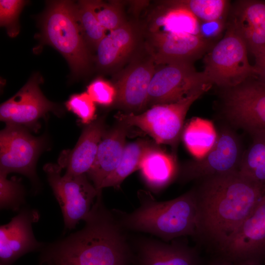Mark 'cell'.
Wrapping results in <instances>:
<instances>
[{"label":"cell","instance_id":"6da1fadb","mask_svg":"<svg viewBox=\"0 0 265 265\" xmlns=\"http://www.w3.org/2000/svg\"><path fill=\"white\" fill-rule=\"evenodd\" d=\"M80 230L40 249L38 265H132V250L113 210L97 196Z\"/></svg>","mask_w":265,"mask_h":265},{"label":"cell","instance_id":"7a4b0ae2","mask_svg":"<svg viewBox=\"0 0 265 265\" xmlns=\"http://www.w3.org/2000/svg\"><path fill=\"white\" fill-rule=\"evenodd\" d=\"M196 191L200 233L221 248L251 212L265 188L236 171L204 179Z\"/></svg>","mask_w":265,"mask_h":265},{"label":"cell","instance_id":"3957f363","mask_svg":"<svg viewBox=\"0 0 265 265\" xmlns=\"http://www.w3.org/2000/svg\"><path fill=\"white\" fill-rule=\"evenodd\" d=\"M137 197L139 206L133 212L113 210L125 230L148 233L166 242L200 233L196 190L165 201L143 190L137 192Z\"/></svg>","mask_w":265,"mask_h":265},{"label":"cell","instance_id":"277c9868","mask_svg":"<svg viewBox=\"0 0 265 265\" xmlns=\"http://www.w3.org/2000/svg\"><path fill=\"white\" fill-rule=\"evenodd\" d=\"M41 27L43 41L63 55L73 74H84L89 68V55L77 21L76 3L71 0L48 1Z\"/></svg>","mask_w":265,"mask_h":265},{"label":"cell","instance_id":"5b68a950","mask_svg":"<svg viewBox=\"0 0 265 265\" xmlns=\"http://www.w3.org/2000/svg\"><path fill=\"white\" fill-rule=\"evenodd\" d=\"M245 42L232 22L223 38L209 51L202 72L212 85L228 89L238 86L255 76L250 64Z\"/></svg>","mask_w":265,"mask_h":265},{"label":"cell","instance_id":"8992f818","mask_svg":"<svg viewBox=\"0 0 265 265\" xmlns=\"http://www.w3.org/2000/svg\"><path fill=\"white\" fill-rule=\"evenodd\" d=\"M206 91H198L175 103L156 105L138 114L119 112L115 117L117 121L130 127L140 129L157 144L174 145L182 135L189 107Z\"/></svg>","mask_w":265,"mask_h":265},{"label":"cell","instance_id":"52a82bcc","mask_svg":"<svg viewBox=\"0 0 265 265\" xmlns=\"http://www.w3.org/2000/svg\"><path fill=\"white\" fill-rule=\"evenodd\" d=\"M58 164L48 163L44 170L49 184L61 210L64 229L70 230L84 220L99 194L87 174L61 175Z\"/></svg>","mask_w":265,"mask_h":265},{"label":"cell","instance_id":"ba28073f","mask_svg":"<svg viewBox=\"0 0 265 265\" xmlns=\"http://www.w3.org/2000/svg\"><path fill=\"white\" fill-rule=\"evenodd\" d=\"M46 144L44 137H35L25 128L6 124L0 133V171L22 174L38 185L36 163Z\"/></svg>","mask_w":265,"mask_h":265},{"label":"cell","instance_id":"9c48e42d","mask_svg":"<svg viewBox=\"0 0 265 265\" xmlns=\"http://www.w3.org/2000/svg\"><path fill=\"white\" fill-rule=\"evenodd\" d=\"M212 85L203 72L192 64L164 65L156 70L148 92L147 107L178 102L199 90L207 91Z\"/></svg>","mask_w":265,"mask_h":265},{"label":"cell","instance_id":"30bf717a","mask_svg":"<svg viewBox=\"0 0 265 265\" xmlns=\"http://www.w3.org/2000/svg\"><path fill=\"white\" fill-rule=\"evenodd\" d=\"M225 89L223 108L227 118L252 135L265 134V83L249 79Z\"/></svg>","mask_w":265,"mask_h":265},{"label":"cell","instance_id":"8fae6325","mask_svg":"<svg viewBox=\"0 0 265 265\" xmlns=\"http://www.w3.org/2000/svg\"><path fill=\"white\" fill-rule=\"evenodd\" d=\"M42 81L38 74L34 75L15 95L2 103L0 120L6 124L37 131L39 129V120L49 112L60 115L61 109L42 93L39 87Z\"/></svg>","mask_w":265,"mask_h":265},{"label":"cell","instance_id":"7c38bea8","mask_svg":"<svg viewBox=\"0 0 265 265\" xmlns=\"http://www.w3.org/2000/svg\"><path fill=\"white\" fill-rule=\"evenodd\" d=\"M243 154L238 136L231 129H223L205 156L185 165L182 178L186 181L205 179L238 171Z\"/></svg>","mask_w":265,"mask_h":265},{"label":"cell","instance_id":"4fadbf2b","mask_svg":"<svg viewBox=\"0 0 265 265\" xmlns=\"http://www.w3.org/2000/svg\"><path fill=\"white\" fill-rule=\"evenodd\" d=\"M238 263L265 260V192L229 240L221 247Z\"/></svg>","mask_w":265,"mask_h":265},{"label":"cell","instance_id":"5bb4252c","mask_svg":"<svg viewBox=\"0 0 265 265\" xmlns=\"http://www.w3.org/2000/svg\"><path fill=\"white\" fill-rule=\"evenodd\" d=\"M146 47L157 64L191 63L213 46L199 35L150 32Z\"/></svg>","mask_w":265,"mask_h":265},{"label":"cell","instance_id":"9a60e30c","mask_svg":"<svg viewBox=\"0 0 265 265\" xmlns=\"http://www.w3.org/2000/svg\"><path fill=\"white\" fill-rule=\"evenodd\" d=\"M39 217L36 210L24 208L9 222L0 226V264L11 265L22 256L40 250L44 243L36 239L32 230L33 223Z\"/></svg>","mask_w":265,"mask_h":265},{"label":"cell","instance_id":"2e32d148","mask_svg":"<svg viewBox=\"0 0 265 265\" xmlns=\"http://www.w3.org/2000/svg\"><path fill=\"white\" fill-rule=\"evenodd\" d=\"M155 62L148 59L134 61L118 77L115 104L125 113L138 114L147 107L148 92L156 72Z\"/></svg>","mask_w":265,"mask_h":265},{"label":"cell","instance_id":"e0dca14e","mask_svg":"<svg viewBox=\"0 0 265 265\" xmlns=\"http://www.w3.org/2000/svg\"><path fill=\"white\" fill-rule=\"evenodd\" d=\"M149 238H139L132 248V265H197L194 252L188 247Z\"/></svg>","mask_w":265,"mask_h":265},{"label":"cell","instance_id":"ac0fdd59","mask_svg":"<svg viewBox=\"0 0 265 265\" xmlns=\"http://www.w3.org/2000/svg\"><path fill=\"white\" fill-rule=\"evenodd\" d=\"M130 127L120 122L106 130L99 144L94 162L87 173L99 194L105 179L118 166L127 144Z\"/></svg>","mask_w":265,"mask_h":265},{"label":"cell","instance_id":"d6986e66","mask_svg":"<svg viewBox=\"0 0 265 265\" xmlns=\"http://www.w3.org/2000/svg\"><path fill=\"white\" fill-rule=\"evenodd\" d=\"M106 131L104 116L96 118L86 125L75 147L63 152L60 157L58 164L62 169H66L65 174H87L94 162Z\"/></svg>","mask_w":265,"mask_h":265},{"label":"cell","instance_id":"ffe728a7","mask_svg":"<svg viewBox=\"0 0 265 265\" xmlns=\"http://www.w3.org/2000/svg\"><path fill=\"white\" fill-rule=\"evenodd\" d=\"M136 38L133 26L127 22L119 28L109 31L96 48L98 66L102 69L108 70L120 65L134 50Z\"/></svg>","mask_w":265,"mask_h":265},{"label":"cell","instance_id":"44dd1931","mask_svg":"<svg viewBox=\"0 0 265 265\" xmlns=\"http://www.w3.org/2000/svg\"><path fill=\"white\" fill-rule=\"evenodd\" d=\"M139 170L146 186L158 192L174 179L177 167L173 157L155 144L144 155Z\"/></svg>","mask_w":265,"mask_h":265},{"label":"cell","instance_id":"7402d4cb","mask_svg":"<svg viewBox=\"0 0 265 265\" xmlns=\"http://www.w3.org/2000/svg\"><path fill=\"white\" fill-rule=\"evenodd\" d=\"M151 18L150 32H162L178 34L198 35L199 21L190 11L180 6L164 2Z\"/></svg>","mask_w":265,"mask_h":265},{"label":"cell","instance_id":"603a6c76","mask_svg":"<svg viewBox=\"0 0 265 265\" xmlns=\"http://www.w3.org/2000/svg\"><path fill=\"white\" fill-rule=\"evenodd\" d=\"M155 144L145 139L127 143L118 166L105 179L102 185V189L109 187L119 188L127 177L139 170L144 155Z\"/></svg>","mask_w":265,"mask_h":265},{"label":"cell","instance_id":"cb8c5ba5","mask_svg":"<svg viewBox=\"0 0 265 265\" xmlns=\"http://www.w3.org/2000/svg\"><path fill=\"white\" fill-rule=\"evenodd\" d=\"M182 136L189 152L196 159H200L212 148L217 133L211 122L195 117L186 125Z\"/></svg>","mask_w":265,"mask_h":265},{"label":"cell","instance_id":"d4e9b609","mask_svg":"<svg viewBox=\"0 0 265 265\" xmlns=\"http://www.w3.org/2000/svg\"><path fill=\"white\" fill-rule=\"evenodd\" d=\"M253 136L252 143L243 152L238 172L265 188V134Z\"/></svg>","mask_w":265,"mask_h":265},{"label":"cell","instance_id":"484cf974","mask_svg":"<svg viewBox=\"0 0 265 265\" xmlns=\"http://www.w3.org/2000/svg\"><path fill=\"white\" fill-rule=\"evenodd\" d=\"M77 21L86 46L97 48L106 35V30L99 22L91 0H80L76 4Z\"/></svg>","mask_w":265,"mask_h":265},{"label":"cell","instance_id":"4316f807","mask_svg":"<svg viewBox=\"0 0 265 265\" xmlns=\"http://www.w3.org/2000/svg\"><path fill=\"white\" fill-rule=\"evenodd\" d=\"M167 1L171 5L186 9L199 21L223 19L229 6V1L225 0H181Z\"/></svg>","mask_w":265,"mask_h":265},{"label":"cell","instance_id":"83f0119b","mask_svg":"<svg viewBox=\"0 0 265 265\" xmlns=\"http://www.w3.org/2000/svg\"><path fill=\"white\" fill-rule=\"evenodd\" d=\"M233 23L239 28L265 29V2L240 0L235 9Z\"/></svg>","mask_w":265,"mask_h":265},{"label":"cell","instance_id":"f1b7e54d","mask_svg":"<svg viewBox=\"0 0 265 265\" xmlns=\"http://www.w3.org/2000/svg\"><path fill=\"white\" fill-rule=\"evenodd\" d=\"M0 171V208L1 210L19 212L25 203V191L20 179Z\"/></svg>","mask_w":265,"mask_h":265},{"label":"cell","instance_id":"f546056e","mask_svg":"<svg viewBox=\"0 0 265 265\" xmlns=\"http://www.w3.org/2000/svg\"><path fill=\"white\" fill-rule=\"evenodd\" d=\"M91 3L99 22L106 30H115L126 22L120 2L91 0Z\"/></svg>","mask_w":265,"mask_h":265},{"label":"cell","instance_id":"4dcf8cb0","mask_svg":"<svg viewBox=\"0 0 265 265\" xmlns=\"http://www.w3.org/2000/svg\"><path fill=\"white\" fill-rule=\"evenodd\" d=\"M26 1L22 0H0V25L4 27L10 37L19 33V15Z\"/></svg>","mask_w":265,"mask_h":265},{"label":"cell","instance_id":"1f68e13d","mask_svg":"<svg viewBox=\"0 0 265 265\" xmlns=\"http://www.w3.org/2000/svg\"><path fill=\"white\" fill-rule=\"evenodd\" d=\"M95 104L87 92H83L71 96L65 106L80 118L82 124L87 125L96 119Z\"/></svg>","mask_w":265,"mask_h":265},{"label":"cell","instance_id":"d6a6232c","mask_svg":"<svg viewBox=\"0 0 265 265\" xmlns=\"http://www.w3.org/2000/svg\"><path fill=\"white\" fill-rule=\"evenodd\" d=\"M87 93L95 103L109 106L115 104L117 92L114 84L102 79H97L87 86Z\"/></svg>","mask_w":265,"mask_h":265},{"label":"cell","instance_id":"836d02e7","mask_svg":"<svg viewBox=\"0 0 265 265\" xmlns=\"http://www.w3.org/2000/svg\"><path fill=\"white\" fill-rule=\"evenodd\" d=\"M199 22L198 35L210 42L212 39H215L219 36L225 26V22L223 19Z\"/></svg>","mask_w":265,"mask_h":265},{"label":"cell","instance_id":"e575fe53","mask_svg":"<svg viewBox=\"0 0 265 265\" xmlns=\"http://www.w3.org/2000/svg\"><path fill=\"white\" fill-rule=\"evenodd\" d=\"M251 53L255 57L253 67L255 70L256 79L265 83V46L254 50Z\"/></svg>","mask_w":265,"mask_h":265},{"label":"cell","instance_id":"d590c367","mask_svg":"<svg viewBox=\"0 0 265 265\" xmlns=\"http://www.w3.org/2000/svg\"><path fill=\"white\" fill-rule=\"evenodd\" d=\"M236 265H263L261 263L251 262H242L237 264Z\"/></svg>","mask_w":265,"mask_h":265},{"label":"cell","instance_id":"8d00e7d4","mask_svg":"<svg viewBox=\"0 0 265 265\" xmlns=\"http://www.w3.org/2000/svg\"><path fill=\"white\" fill-rule=\"evenodd\" d=\"M224 265V264H219V265Z\"/></svg>","mask_w":265,"mask_h":265},{"label":"cell","instance_id":"74e56055","mask_svg":"<svg viewBox=\"0 0 265 265\" xmlns=\"http://www.w3.org/2000/svg\"><path fill=\"white\" fill-rule=\"evenodd\" d=\"M0 265H2L0 264Z\"/></svg>","mask_w":265,"mask_h":265}]
</instances>
